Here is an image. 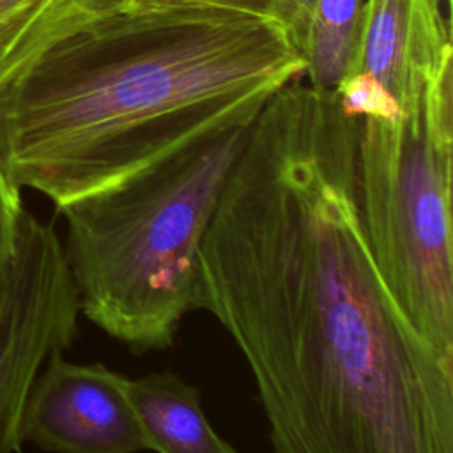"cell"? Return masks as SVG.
<instances>
[{
    "mask_svg": "<svg viewBox=\"0 0 453 453\" xmlns=\"http://www.w3.org/2000/svg\"><path fill=\"white\" fill-rule=\"evenodd\" d=\"M359 127L301 78L269 96L202 239L193 310L242 352L276 453H453V357L370 253Z\"/></svg>",
    "mask_w": 453,
    "mask_h": 453,
    "instance_id": "cell-1",
    "label": "cell"
},
{
    "mask_svg": "<svg viewBox=\"0 0 453 453\" xmlns=\"http://www.w3.org/2000/svg\"><path fill=\"white\" fill-rule=\"evenodd\" d=\"M267 18L120 7L0 83V166L62 207L304 76Z\"/></svg>",
    "mask_w": 453,
    "mask_h": 453,
    "instance_id": "cell-2",
    "label": "cell"
},
{
    "mask_svg": "<svg viewBox=\"0 0 453 453\" xmlns=\"http://www.w3.org/2000/svg\"><path fill=\"white\" fill-rule=\"evenodd\" d=\"M253 97L119 180L57 211L80 311L134 354L173 345L202 239L255 119Z\"/></svg>",
    "mask_w": 453,
    "mask_h": 453,
    "instance_id": "cell-3",
    "label": "cell"
},
{
    "mask_svg": "<svg viewBox=\"0 0 453 453\" xmlns=\"http://www.w3.org/2000/svg\"><path fill=\"white\" fill-rule=\"evenodd\" d=\"M453 69L396 120L363 119L359 212L384 283L414 324L453 357Z\"/></svg>",
    "mask_w": 453,
    "mask_h": 453,
    "instance_id": "cell-4",
    "label": "cell"
},
{
    "mask_svg": "<svg viewBox=\"0 0 453 453\" xmlns=\"http://www.w3.org/2000/svg\"><path fill=\"white\" fill-rule=\"evenodd\" d=\"M80 297L55 228L23 212L0 285V453L21 448V416L46 359L78 334Z\"/></svg>",
    "mask_w": 453,
    "mask_h": 453,
    "instance_id": "cell-5",
    "label": "cell"
},
{
    "mask_svg": "<svg viewBox=\"0 0 453 453\" xmlns=\"http://www.w3.org/2000/svg\"><path fill=\"white\" fill-rule=\"evenodd\" d=\"M21 441L53 453H138L149 441L127 395V377L103 363L51 354L21 416Z\"/></svg>",
    "mask_w": 453,
    "mask_h": 453,
    "instance_id": "cell-6",
    "label": "cell"
},
{
    "mask_svg": "<svg viewBox=\"0 0 453 453\" xmlns=\"http://www.w3.org/2000/svg\"><path fill=\"white\" fill-rule=\"evenodd\" d=\"M451 69V18L439 0H365L349 73L375 76L405 113Z\"/></svg>",
    "mask_w": 453,
    "mask_h": 453,
    "instance_id": "cell-7",
    "label": "cell"
},
{
    "mask_svg": "<svg viewBox=\"0 0 453 453\" xmlns=\"http://www.w3.org/2000/svg\"><path fill=\"white\" fill-rule=\"evenodd\" d=\"M127 395L157 453H237L207 421L200 391L172 372L127 379Z\"/></svg>",
    "mask_w": 453,
    "mask_h": 453,
    "instance_id": "cell-8",
    "label": "cell"
},
{
    "mask_svg": "<svg viewBox=\"0 0 453 453\" xmlns=\"http://www.w3.org/2000/svg\"><path fill=\"white\" fill-rule=\"evenodd\" d=\"M126 0H0V83L62 35Z\"/></svg>",
    "mask_w": 453,
    "mask_h": 453,
    "instance_id": "cell-9",
    "label": "cell"
},
{
    "mask_svg": "<svg viewBox=\"0 0 453 453\" xmlns=\"http://www.w3.org/2000/svg\"><path fill=\"white\" fill-rule=\"evenodd\" d=\"M365 0H315L304 48L308 85L331 92L350 71Z\"/></svg>",
    "mask_w": 453,
    "mask_h": 453,
    "instance_id": "cell-10",
    "label": "cell"
},
{
    "mask_svg": "<svg viewBox=\"0 0 453 453\" xmlns=\"http://www.w3.org/2000/svg\"><path fill=\"white\" fill-rule=\"evenodd\" d=\"M340 111L349 119L396 120L403 110L380 81L368 73H349L334 88Z\"/></svg>",
    "mask_w": 453,
    "mask_h": 453,
    "instance_id": "cell-11",
    "label": "cell"
},
{
    "mask_svg": "<svg viewBox=\"0 0 453 453\" xmlns=\"http://www.w3.org/2000/svg\"><path fill=\"white\" fill-rule=\"evenodd\" d=\"M274 0H126L124 7L133 11L145 9H211L255 18L271 19Z\"/></svg>",
    "mask_w": 453,
    "mask_h": 453,
    "instance_id": "cell-12",
    "label": "cell"
},
{
    "mask_svg": "<svg viewBox=\"0 0 453 453\" xmlns=\"http://www.w3.org/2000/svg\"><path fill=\"white\" fill-rule=\"evenodd\" d=\"M19 193L21 191L11 184L0 166V285L12 258L19 221L25 212Z\"/></svg>",
    "mask_w": 453,
    "mask_h": 453,
    "instance_id": "cell-13",
    "label": "cell"
},
{
    "mask_svg": "<svg viewBox=\"0 0 453 453\" xmlns=\"http://www.w3.org/2000/svg\"><path fill=\"white\" fill-rule=\"evenodd\" d=\"M313 2L315 0H274L269 16L281 28L290 44L303 55V58Z\"/></svg>",
    "mask_w": 453,
    "mask_h": 453,
    "instance_id": "cell-14",
    "label": "cell"
},
{
    "mask_svg": "<svg viewBox=\"0 0 453 453\" xmlns=\"http://www.w3.org/2000/svg\"><path fill=\"white\" fill-rule=\"evenodd\" d=\"M446 4H448V7H451V0H446Z\"/></svg>",
    "mask_w": 453,
    "mask_h": 453,
    "instance_id": "cell-15",
    "label": "cell"
}]
</instances>
